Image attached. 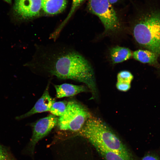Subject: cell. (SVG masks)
Returning a JSON list of instances; mask_svg holds the SVG:
<instances>
[{
  "mask_svg": "<svg viewBox=\"0 0 160 160\" xmlns=\"http://www.w3.org/2000/svg\"><path fill=\"white\" fill-rule=\"evenodd\" d=\"M109 2L111 4H114L116 3L118 0H108Z\"/></svg>",
  "mask_w": 160,
  "mask_h": 160,
  "instance_id": "cell-19",
  "label": "cell"
},
{
  "mask_svg": "<svg viewBox=\"0 0 160 160\" xmlns=\"http://www.w3.org/2000/svg\"><path fill=\"white\" fill-rule=\"evenodd\" d=\"M92 145L98 152L105 160H132L97 145Z\"/></svg>",
  "mask_w": 160,
  "mask_h": 160,
  "instance_id": "cell-14",
  "label": "cell"
},
{
  "mask_svg": "<svg viewBox=\"0 0 160 160\" xmlns=\"http://www.w3.org/2000/svg\"><path fill=\"white\" fill-rule=\"evenodd\" d=\"M67 2V0H41V9L47 14H57L64 10Z\"/></svg>",
  "mask_w": 160,
  "mask_h": 160,
  "instance_id": "cell-10",
  "label": "cell"
},
{
  "mask_svg": "<svg viewBox=\"0 0 160 160\" xmlns=\"http://www.w3.org/2000/svg\"><path fill=\"white\" fill-rule=\"evenodd\" d=\"M58 120L57 116L51 114L40 119L33 124L29 145L32 153L37 143L49 133L57 124Z\"/></svg>",
  "mask_w": 160,
  "mask_h": 160,
  "instance_id": "cell-6",
  "label": "cell"
},
{
  "mask_svg": "<svg viewBox=\"0 0 160 160\" xmlns=\"http://www.w3.org/2000/svg\"><path fill=\"white\" fill-rule=\"evenodd\" d=\"M78 134L96 144L132 160H136L130 151L101 120L93 117L88 119Z\"/></svg>",
  "mask_w": 160,
  "mask_h": 160,
  "instance_id": "cell-2",
  "label": "cell"
},
{
  "mask_svg": "<svg viewBox=\"0 0 160 160\" xmlns=\"http://www.w3.org/2000/svg\"><path fill=\"white\" fill-rule=\"evenodd\" d=\"M41 9V0H16L14 10L20 18L29 19L38 16Z\"/></svg>",
  "mask_w": 160,
  "mask_h": 160,
  "instance_id": "cell-7",
  "label": "cell"
},
{
  "mask_svg": "<svg viewBox=\"0 0 160 160\" xmlns=\"http://www.w3.org/2000/svg\"><path fill=\"white\" fill-rule=\"evenodd\" d=\"M39 51L33 65L59 79L82 83L95 95L93 71L88 61L80 54L73 49L62 47L44 48Z\"/></svg>",
  "mask_w": 160,
  "mask_h": 160,
  "instance_id": "cell-1",
  "label": "cell"
},
{
  "mask_svg": "<svg viewBox=\"0 0 160 160\" xmlns=\"http://www.w3.org/2000/svg\"><path fill=\"white\" fill-rule=\"evenodd\" d=\"M133 78V76L130 72L127 71H120L117 76L116 88L121 91H128L130 88Z\"/></svg>",
  "mask_w": 160,
  "mask_h": 160,
  "instance_id": "cell-13",
  "label": "cell"
},
{
  "mask_svg": "<svg viewBox=\"0 0 160 160\" xmlns=\"http://www.w3.org/2000/svg\"><path fill=\"white\" fill-rule=\"evenodd\" d=\"M111 60L114 64L122 62L131 57L132 53L129 48L117 46L113 47L110 50Z\"/></svg>",
  "mask_w": 160,
  "mask_h": 160,
  "instance_id": "cell-12",
  "label": "cell"
},
{
  "mask_svg": "<svg viewBox=\"0 0 160 160\" xmlns=\"http://www.w3.org/2000/svg\"><path fill=\"white\" fill-rule=\"evenodd\" d=\"M92 116L84 106L76 101L71 100L68 102L63 114L58 118L57 125L61 130L78 132Z\"/></svg>",
  "mask_w": 160,
  "mask_h": 160,
  "instance_id": "cell-4",
  "label": "cell"
},
{
  "mask_svg": "<svg viewBox=\"0 0 160 160\" xmlns=\"http://www.w3.org/2000/svg\"><path fill=\"white\" fill-rule=\"evenodd\" d=\"M54 87L56 97L58 98L73 96L86 91V88L83 86L68 83L55 85Z\"/></svg>",
  "mask_w": 160,
  "mask_h": 160,
  "instance_id": "cell-9",
  "label": "cell"
},
{
  "mask_svg": "<svg viewBox=\"0 0 160 160\" xmlns=\"http://www.w3.org/2000/svg\"><path fill=\"white\" fill-rule=\"evenodd\" d=\"M141 160H160V157L154 153H148L144 156Z\"/></svg>",
  "mask_w": 160,
  "mask_h": 160,
  "instance_id": "cell-18",
  "label": "cell"
},
{
  "mask_svg": "<svg viewBox=\"0 0 160 160\" xmlns=\"http://www.w3.org/2000/svg\"><path fill=\"white\" fill-rule=\"evenodd\" d=\"M55 100L49 95V85H47L41 97L36 102L33 107L26 113L17 116V120H20L35 114L49 111Z\"/></svg>",
  "mask_w": 160,
  "mask_h": 160,
  "instance_id": "cell-8",
  "label": "cell"
},
{
  "mask_svg": "<svg viewBox=\"0 0 160 160\" xmlns=\"http://www.w3.org/2000/svg\"><path fill=\"white\" fill-rule=\"evenodd\" d=\"M4 0V1L9 3H11V0Z\"/></svg>",
  "mask_w": 160,
  "mask_h": 160,
  "instance_id": "cell-20",
  "label": "cell"
},
{
  "mask_svg": "<svg viewBox=\"0 0 160 160\" xmlns=\"http://www.w3.org/2000/svg\"><path fill=\"white\" fill-rule=\"evenodd\" d=\"M134 38L141 46L160 56V11L153 10L134 25Z\"/></svg>",
  "mask_w": 160,
  "mask_h": 160,
  "instance_id": "cell-3",
  "label": "cell"
},
{
  "mask_svg": "<svg viewBox=\"0 0 160 160\" xmlns=\"http://www.w3.org/2000/svg\"><path fill=\"white\" fill-rule=\"evenodd\" d=\"M0 160H16L5 147L0 145Z\"/></svg>",
  "mask_w": 160,
  "mask_h": 160,
  "instance_id": "cell-17",
  "label": "cell"
},
{
  "mask_svg": "<svg viewBox=\"0 0 160 160\" xmlns=\"http://www.w3.org/2000/svg\"><path fill=\"white\" fill-rule=\"evenodd\" d=\"M159 68L160 70V66H159Z\"/></svg>",
  "mask_w": 160,
  "mask_h": 160,
  "instance_id": "cell-21",
  "label": "cell"
},
{
  "mask_svg": "<svg viewBox=\"0 0 160 160\" xmlns=\"http://www.w3.org/2000/svg\"><path fill=\"white\" fill-rule=\"evenodd\" d=\"M84 1V0H73L72 4L71 9L66 18L57 28L58 30L61 31V29L71 16L75 11Z\"/></svg>",
  "mask_w": 160,
  "mask_h": 160,
  "instance_id": "cell-16",
  "label": "cell"
},
{
  "mask_svg": "<svg viewBox=\"0 0 160 160\" xmlns=\"http://www.w3.org/2000/svg\"><path fill=\"white\" fill-rule=\"evenodd\" d=\"M68 102L63 101L55 102L53 104L49 111L51 114L56 116L60 117L65 112Z\"/></svg>",
  "mask_w": 160,
  "mask_h": 160,
  "instance_id": "cell-15",
  "label": "cell"
},
{
  "mask_svg": "<svg viewBox=\"0 0 160 160\" xmlns=\"http://www.w3.org/2000/svg\"><path fill=\"white\" fill-rule=\"evenodd\" d=\"M108 0H89V10L97 15L103 25L106 33L113 32L119 28L117 15Z\"/></svg>",
  "mask_w": 160,
  "mask_h": 160,
  "instance_id": "cell-5",
  "label": "cell"
},
{
  "mask_svg": "<svg viewBox=\"0 0 160 160\" xmlns=\"http://www.w3.org/2000/svg\"><path fill=\"white\" fill-rule=\"evenodd\" d=\"M136 60L143 63L159 66L158 62L159 56L155 53L148 49H138L133 53Z\"/></svg>",
  "mask_w": 160,
  "mask_h": 160,
  "instance_id": "cell-11",
  "label": "cell"
}]
</instances>
